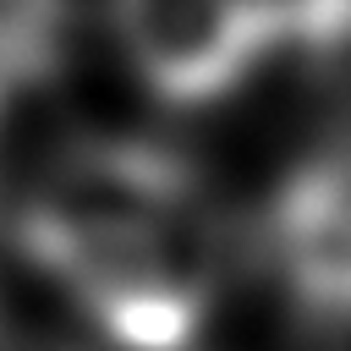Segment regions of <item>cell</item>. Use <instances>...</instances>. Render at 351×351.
Listing matches in <instances>:
<instances>
[{"label": "cell", "instance_id": "1", "mask_svg": "<svg viewBox=\"0 0 351 351\" xmlns=\"http://www.w3.org/2000/svg\"><path fill=\"white\" fill-rule=\"evenodd\" d=\"M16 252L115 351H186L225 285L203 170L148 137L66 143L16 203Z\"/></svg>", "mask_w": 351, "mask_h": 351}, {"label": "cell", "instance_id": "2", "mask_svg": "<svg viewBox=\"0 0 351 351\" xmlns=\"http://www.w3.org/2000/svg\"><path fill=\"white\" fill-rule=\"evenodd\" d=\"M110 27L137 82L176 110L230 99L285 49L274 0H110Z\"/></svg>", "mask_w": 351, "mask_h": 351}, {"label": "cell", "instance_id": "3", "mask_svg": "<svg viewBox=\"0 0 351 351\" xmlns=\"http://www.w3.org/2000/svg\"><path fill=\"white\" fill-rule=\"evenodd\" d=\"M263 247L302 307L351 318V137L324 143L274 186Z\"/></svg>", "mask_w": 351, "mask_h": 351}, {"label": "cell", "instance_id": "4", "mask_svg": "<svg viewBox=\"0 0 351 351\" xmlns=\"http://www.w3.org/2000/svg\"><path fill=\"white\" fill-rule=\"evenodd\" d=\"M0 351H66V346H49V340H38V335H22V329L0 324Z\"/></svg>", "mask_w": 351, "mask_h": 351}]
</instances>
